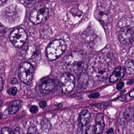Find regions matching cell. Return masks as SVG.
Masks as SVG:
<instances>
[{
    "label": "cell",
    "mask_w": 134,
    "mask_h": 134,
    "mask_svg": "<svg viewBox=\"0 0 134 134\" xmlns=\"http://www.w3.org/2000/svg\"><path fill=\"white\" fill-rule=\"evenodd\" d=\"M2 104H3V102L1 100H0V107L2 106Z\"/></svg>",
    "instance_id": "cell-33"
},
{
    "label": "cell",
    "mask_w": 134,
    "mask_h": 134,
    "mask_svg": "<svg viewBox=\"0 0 134 134\" xmlns=\"http://www.w3.org/2000/svg\"><path fill=\"white\" fill-rule=\"evenodd\" d=\"M129 96H130L131 97H132V98H133L134 96V89H132L129 93Z\"/></svg>",
    "instance_id": "cell-29"
},
{
    "label": "cell",
    "mask_w": 134,
    "mask_h": 134,
    "mask_svg": "<svg viewBox=\"0 0 134 134\" xmlns=\"http://www.w3.org/2000/svg\"><path fill=\"white\" fill-rule=\"evenodd\" d=\"M91 119V114L87 109L83 110L79 116L78 124L81 127H84L88 125Z\"/></svg>",
    "instance_id": "cell-12"
},
{
    "label": "cell",
    "mask_w": 134,
    "mask_h": 134,
    "mask_svg": "<svg viewBox=\"0 0 134 134\" xmlns=\"http://www.w3.org/2000/svg\"><path fill=\"white\" fill-rule=\"evenodd\" d=\"M125 70L127 73L129 74H133L134 72V62L133 60H127L124 65Z\"/></svg>",
    "instance_id": "cell-16"
},
{
    "label": "cell",
    "mask_w": 134,
    "mask_h": 134,
    "mask_svg": "<svg viewBox=\"0 0 134 134\" xmlns=\"http://www.w3.org/2000/svg\"><path fill=\"white\" fill-rule=\"evenodd\" d=\"M133 113L134 110L131 107L127 108L123 112L121 117L123 118L124 121L127 122L131 120L133 117Z\"/></svg>",
    "instance_id": "cell-14"
},
{
    "label": "cell",
    "mask_w": 134,
    "mask_h": 134,
    "mask_svg": "<svg viewBox=\"0 0 134 134\" xmlns=\"http://www.w3.org/2000/svg\"><path fill=\"white\" fill-rule=\"evenodd\" d=\"M66 48V44L63 40H55L47 48V58L51 60H55L64 54Z\"/></svg>",
    "instance_id": "cell-2"
},
{
    "label": "cell",
    "mask_w": 134,
    "mask_h": 134,
    "mask_svg": "<svg viewBox=\"0 0 134 134\" xmlns=\"http://www.w3.org/2000/svg\"><path fill=\"white\" fill-rule=\"evenodd\" d=\"M3 114H2V113H1V112H0V119H1V118H3Z\"/></svg>",
    "instance_id": "cell-32"
},
{
    "label": "cell",
    "mask_w": 134,
    "mask_h": 134,
    "mask_svg": "<svg viewBox=\"0 0 134 134\" xmlns=\"http://www.w3.org/2000/svg\"><path fill=\"white\" fill-rule=\"evenodd\" d=\"M39 105H40V106L41 108L44 109L47 106V102L44 101H41V102H40Z\"/></svg>",
    "instance_id": "cell-25"
},
{
    "label": "cell",
    "mask_w": 134,
    "mask_h": 134,
    "mask_svg": "<svg viewBox=\"0 0 134 134\" xmlns=\"http://www.w3.org/2000/svg\"><path fill=\"white\" fill-rule=\"evenodd\" d=\"M38 55L37 50L36 47L34 45L29 47L26 54L25 57L27 59H34Z\"/></svg>",
    "instance_id": "cell-15"
},
{
    "label": "cell",
    "mask_w": 134,
    "mask_h": 134,
    "mask_svg": "<svg viewBox=\"0 0 134 134\" xmlns=\"http://www.w3.org/2000/svg\"><path fill=\"white\" fill-rule=\"evenodd\" d=\"M34 70V68L29 63L24 62L22 63L19 70L21 80L25 84H30L32 80Z\"/></svg>",
    "instance_id": "cell-4"
},
{
    "label": "cell",
    "mask_w": 134,
    "mask_h": 134,
    "mask_svg": "<svg viewBox=\"0 0 134 134\" xmlns=\"http://www.w3.org/2000/svg\"><path fill=\"white\" fill-rule=\"evenodd\" d=\"M99 96H100V94L99 92H96V93L90 94L88 95V97L90 98H98Z\"/></svg>",
    "instance_id": "cell-22"
},
{
    "label": "cell",
    "mask_w": 134,
    "mask_h": 134,
    "mask_svg": "<svg viewBox=\"0 0 134 134\" xmlns=\"http://www.w3.org/2000/svg\"><path fill=\"white\" fill-rule=\"evenodd\" d=\"M107 134H114V131L113 129H110L107 131Z\"/></svg>",
    "instance_id": "cell-28"
},
{
    "label": "cell",
    "mask_w": 134,
    "mask_h": 134,
    "mask_svg": "<svg viewBox=\"0 0 134 134\" xmlns=\"http://www.w3.org/2000/svg\"><path fill=\"white\" fill-rule=\"evenodd\" d=\"M4 83L3 79L0 77V91H1L3 88Z\"/></svg>",
    "instance_id": "cell-27"
},
{
    "label": "cell",
    "mask_w": 134,
    "mask_h": 134,
    "mask_svg": "<svg viewBox=\"0 0 134 134\" xmlns=\"http://www.w3.org/2000/svg\"><path fill=\"white\" fill-rule=\"evenodd\" d=\"M118 38L122 44H131L134 41V30L129 26L123 27L118 33Z\"/></svg>",
    "instance_id": "cell-7"
},
{
    "label": "cell",
    "mask_w": 134,
    "mask_h": 134,
    "mask_svg": "<svg viewBox=\"0 0 134 134\" xmlns=\"http://www.w3.org/2000/svg\"><path fill=\"white\" fill-rule=\"evenodd\" d=\"M14 134H24L23 131L19 127H17L14 129Z\"/></svg>",
    "instance_id": "cell-24"
},
{
    "label": "cell",
    "mask_w": 134,
    "mask_h": 134,
    "mask_svg": "<svg viewBox=\"0 0 134 134\" xmlns=\"http://www.w3.org/2000/svg\"><path fill=\"white\" fill-rule=\"evenodd\" d=\"M124 85V83L123 82H120L117 84L116 85V88L117 90H119L122 88Z\"/></svg>",
    "instance_id": "cell-26"
},
{
    "label": "cell",
    "mask_w": 134,
    "mask_h": 134,
    "mask_svg": "<svg viewBox=\"0 0 134 134\" xmlns=\"http://www.w3.org/2000/svg\"><path fill=\"white\" fill-rule=\"evenodd\" d=\"M23 105V102L20 100H15L12 101L8 108L4 111L5 115H11L17 113Z\"/></svg>",
    "instance_id": "cell-11"
},
{
    "label": "cell",
    "mask_w": 134,
    "mask_h": 134,
    "mask_svg": "<svg viewBox=\"0 0 134 134\" xmlns=\"http://www.w3.org/2000/svg\"></svg>",
    "instance_id": "cell-34"
},
{
    "label": "cell",
    "mask_w": 134,
    "mask_h": 134,
    "mask_svg": "<svg viewBox=\"0 0 134 134\" xmlns=\"http://www.w3.org/2000/svg\"><path fill=\"white\" fill-rule=\"evenodd\" d=\"M62 92L65 94H68L72 91L75 85L74 77L70 73H64L61 76L59 80Z\"/></svg>",
    "instance_id": "cell-5"
},
{
    "label": "cell",
    "mask_w": 134,
    "mask_h": 134,
    "mask_svg": "<svg viewBox=\"0 0 134 134\" xmlns=\"http://www.w3.org/2000/svg\"><path fill=\"white\" fill-rule=\"evenodd\" d=\"M124 69L122 66H118L110 77V81L111 83H114L120 80L124 77Z\"/></svg>",
    "instance_id": "cell-13"
},
{
    "label": "cell",
    "mask_w": 134,
    "mask_h": 134,
    "mask_svg": "<svg viewBox=\"0 0 134 134\" xmlns=\"http://www.w3.org/2000/svg\"><path fill=\"white\" fill-rule=\"evenodd\" d=\"M7 2V1H0V5H2L5 2Z\"/></svg>",
    "instance_id": "cell-31"
},
{
    "label": "cell",
    "mask_w": 134,
    "mask_h": 134,
    "mask_svg": "<svg viewBox=\"0 0 134 134\" xmlns=\"http://www.w3.org/2000/svg\"><path fill=\"white\" fill-rule=\"evenodd\" d=\"M29 134H39L36 129L33 127H30L29 129Z\"/></svg>",
    "instance_id": "cell-20"
},
{
    "label": "cell",
    "mask_w": 134,
    "mask_h": 134,
    "mask_svg": "<svg viewBox=\"0 0 134 134\" xmlns=\"http://www.w3.org/2000/svg\"><path fill=\"white\" fill-rule=\"evenodd\" d=\"M66 60L67 64L74 69H81L83 65V56L80 53L74 52L67 56Z\"/></svg>",
    "instance_id": "cell-8"
},
{
    "label": "cell",
    "mask_w": 134,
    "mask_h": 134,
    "mask_svg": "<svg viewBox=\"0 0 134 134\" xmlns=\"http://www.w3.org/2000/svg\"><path fill=\"white\" fill-rule=\"evenodd\" d=\"M88 76L84 74L81 76L78 81V86L80 88H85L87 87L88 83Z\"/></svg>",
    "instance_id": "cell-17"
},
{
    "label": "cell",
    "mask_w": 134,
    "mask_h": 134,
    "mask_svg": "<svg viewBox=\"0 0 134 134\" xmlns=\"http://www.w3.org/2000/svg\"><path fill=\"white\" fill-rule=\"evenodd\" d=\"M94 128L93 126H90L88 129L86 134H94Z\"/></svg>",
    "instance_id": "cell-23"
},
{
    "label": "cell",
    "mask_w": 134,
    "mask_h": 134,
    "mask_svg": "<svg viewBox=\"0 0 134 134\" xmlns=\"http://www.w3.org/2000/svg\"><path fill=\"white\" fill-rule=\"evenodd\" d=\"M2 134H14V131L12 129L8 127H5L2 128L1 130Z\"/></svg>",
    "instance_id": "cell-18"
},
{
    "label": "cell",
    "mask_w": 134,
    "mask_h": 134,
    "mask_svg": "<svg viewBox=\"0 0 134 134\" xmlns=\"http://www.w3.org/2000/svg\"><path fill=\"white\" fill-rule=\"evenodd\" d=\"M50 12V9L47 5L41 4L32 11L30 14V20L36 25L44 22L49 18Z\"/></svg>",
    "instance_id": "cell-3"
},
{
    "label": "cell",
    "mask_w": 134,
    "mask_h": 134,
    "mask_svg": "<svg viewBox=\"0 0 134 134\" xmlns=\"http://www.w3.org/2000/svg\"><path fill=\"white\" fill-rule=\"evenodd\" d=\"M30 113L32 114H35L38 111V108L37 106L33 105L31 107L30 109Z\"/></svg>",
    "instance_id": "cell-21"
},
{
    "label": "cell",
    "mask_w": 134,
    "mask_h": 134,
    "mask_svg": "<svg viewBox=\"0 0 134 134\" xmlns=\"http://www.w3.org/2000/svg\"><path fill=\"white\" fill-rule=\"evenodd\" d=\"M133 83V81L132 80H129L128 81H127V84L128 85H130Z\"/></svg>",
    "instance_id": "cell-30"
},
{
    "label": "cell",
    "mask_w": 134,
    "mask_h": 134,
    "mask_svg": "<svg viewBox=\"0 0 134 134\" xmlns=\"http://www.w3.org/2000/svg\"><path fill=\"white\" fill-rule=\"evenodd\" d=\"M54 81L49 77L43 78L40 84V88L43 94H48L50 93L55 88Z\"/></svg>",
    "instance_id": "cell-9"
},
{
    "label": "cell",
    "mask_w": 134,
    "mask_h": 134,
    "mask_svg": "<svg viewBox=\"0 0 134 134\" xmlns=\"http://www.w3.org/2000/svg\"><path fill=\"white\" fill-rule=\"evenodd\" d=\"M109 61L103 57L96 59L91 66L92 74L99 80H105L108 77L110 70Z\"/></svg>",
    "instance_id": "cell-1"
},
{
    "label": "cell",
    "mask_w": 134,
    "mask_h": 134,
    "mask_svg": "<svg viewBox=\"0 0 134 134\" xmlns=\"http://www.w3.org/2000/svg\"><path fill=\"white\" fill-rule=\"evenodd\" d=\"M105 127L103 115L99 113L96 118V125L94 128V134H103Z\"/></svg>",
    "instance_id": "cell-10"
},
{
    "label": "cell",
    "mask_w": 134,
    "mask_h": 134,
    "mask_svg": "<svg viewBox=\"0 0 134 134\" xmlns=\"http://www.w3.org/2000/svg\"><path fill=\"white\" fill-rule=\"evenodd\" d=\"M7 92L9 94L15 96L16 95L18 92V89L15 87H12L11 88L8 89L7 91Z\"/></svg>",
    "instance_id": "cell-19"
},
{
    "label": "cell",
    "mask_w": 134,
    "mask_h": 134,
    "mask_svg": "<svg viewBox=\"0 0 134 134\" xmlns=\"http://www.w3.org/2000/svg\"><path fill=\"white\" fill-rule=\"evenodd\" d=\"M27 34L25 30L21 28L15 29L10 34V39L12 43L17 47H22L27 40Z\"/></svg>",
    "instance_id": "cell-6"
}]
</instances>
